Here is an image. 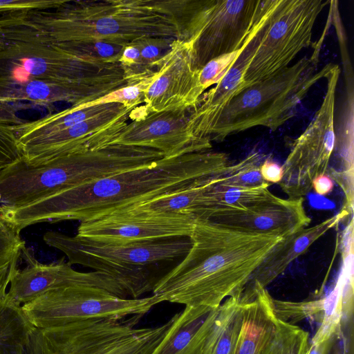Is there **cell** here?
<instances>
[{
    "label": "cell",
    "instance_id": "9a60e30c",
    "mask_svg": "<svg viewBox=\"0 0 354 354\" xmlns=\"http://www.w3.org/2000/svg\"><path fill=\"white\" fill-rule=\"evenodd\" d=\"M21 257L26 266L22 270H14L7 291L8 297L18 305L22 306L50 290L70 286L94 287L121 298H129L123 287L106 273L79 272L64 259L57 263H41L26 247Z\"/></svg>",
    "mask_w": 354,
    "mask_h": 354
},
{
    "label": "cell",
    "instance_id": "83f0119b",
    "mask_svg": "<svg viewBox=\"0 0 354 354\" xmlns=\"http://www.w3.org/2000/svg\"><path fill=\"white\" fill-rule=\"evenodd\" d=\"M343 287L344 279L340 273L335 288L328 296L324 298V311L321 325L312 338L311 343L341 335V322L343 319Z\"/></svg>",
    "mask_w": 354,
    "mask_h": 354
},
{
    "label": "cell",
    "instance_id": "f35d334b",
    "mask_svg": "<svg viewBox=\"0 0 354 354\" xmlns=\"http://www.w3.org/2000/svg\"><path fill=\"white\" fill-rule=\"evenodd\" d=\"M333 354H344V351L339 348H335Z\"/></svg>",
    "mask_w": 354,
    "mask_h": 354
},
{
    "label": "cell",
    "instance_id": "30bf717a",
    "mask_svg": "<svg viewBox=\"0 0 354 354\" xmlns=\"http://www.w3.org/2000/svg\"><path fill=\"white\" fill-rule=\"evenodd\" d=\"M340 73L333 64L328 73L322 103L305 131L292 143L279 183L288 198H301L312 189L317 176L327 174L335 147L334 127L335 93Z\"/></svg>",
    "mask_w": 354,
    "mask_h": 354
},
{
    "label": "cell",
    "instance_id": "1f68e13d",
    "mask_svg": "<svg viewBox=\"0 0 354 354\" xmlns=\"http://www.w3.org/2000/svg\"><path fill=\"white\" fill-rule=\"evenodd\" d=\"M242 323L243 310L239 301L226 322L212 354H234Z\"/></svg>",
    "mask_w": 354,
    "mask_h": 354
},
{
    "label": "cell",
    "instance_id": "9c48e42d",
    "mask_svg": "<svg viewBox=\"0 0 354 354\" xmlns=\"http://www.w3.org/2000/svg\"><path fill=\"white\" fill-rule=\"evenodd\" d=\"M159 303L153 295L124 299L97 288L70 286L50 290L21 308L36 328H46L84 320L142 317Z\"/></svg>",
    "mask_w": 354,
    "mask_h": 354
},
{
    "label": "cell",
    "instance_id": "74e56055",
    "mask_svg": "<svg viewBox=\"0 0 354 354\" xmlns=\"http://www.w3.org/2000/svg\"><path fill=\"white\" fill-rule=\"evenodd\" d=\"M334 187V181L327 175L317 176L312 182V189L319 195L325 196L330 194Z\"/></svg>",
    "mask_w": 354,
    "mask_h": 354
},
{
    "label": "cell",
    "instance_id": "ffe728a7",
    "mask_svg": "<svg viewBox=\"0 0 354 354\" xmlns=\"http://www.w3.org/2000/svg\"><path fill=\"white\" fill-rule=\"evenodd\" d=\"M241 295L245 299H253L241 302L243 323L234 354H261L276 330L277 319L273 310V299L266 288L259 284Z\"/></svg>",
    "mask_w": 354,
    "mask_h": 354
},
{
    "label": "cell",
    "instance_id": "ac0fdd59",
    "mask_svg": "<svg viewBox=\"0 0 354 354\" xmlns=\"http://www.w3.org/2000/svg\"><path fill=\"white\" fill-rule=\"evenodd\" d=\"M304 201V197H277L251 212L212 221L257 232L275 233L286 237L307 227L310 223L311 219L306 212Z\"/></svg>",
    "mask_w": 354,
    "mask_h": 354
},
{
    "label": "cell",
    "instance_id": "277c9868",
    "mask_svg": "<svg viewBox=\"0 0 354 354\" xmlns=\"http://www.w3.org/2000/svg\"><path fill=\"white\" fill-rule=\"evenodd\" d=\"M156 150L111 145L30 165L23 158L0 174V205L22 207L66 189L158 160Z\"/></svg>",
    "mask_w": 354,
    "mask_h": 354
},
{
    "label": "cell",
    "instance_id": "4fadbf2b",
    "mask_svg": "<svg viewBox=\"0 0 354 354\" xmlns=\"http://www.w3.org/2000/svg\"><path fill=\"white\" fill-rule=\"evenodd\" d=\"M199 72L189 43L176 39L155 73L145 78L144 104L131 111L129 118L150 112L191 110L205 93Z\"/></svg>",
    "mask_w": 354,
    "mask_h": 354
},
{
    "label": "cell",
    "instance_id": "d6a6232c",
    "mask_svg": "<svg viewBox=\"0 0 354 354\" xmlns=\"http://www.w3.org/2000/svg\"><path fill=\"white\" fill-rule=\"evenodd\" d=\"M241 51V47L235 52L216 57L200 70V84L204 92L211 86L216 84L225 76Z\"/></svg>",
    "mask_w": 354,
    "mask_h": 354
},
{
    "label": "cell",
    "instance_id": "484cf974",
    "mask_svg": "<svg viewBox=\"0 0 354 354\" xmlns=\"http://www.w3.org/2000/svg\"><path fill=\"white\" fill-rule=\"evenodd\" d=\"M124 46L100 41H74L57 44L52 47L88 61L115 65L119 64Z\"/></svg>",
    "mask_w": 354,
    "mask_h": 354
},
{
    "label": "cell",
    "instance_id": "6da1fadb",
    "mask_svg": "<svg viewBox=\"0 0 354 354\" xmlns=\"http://www.w3.org/2000/svg\"><path fill=\"white\" fill-rule=\"evenodd\" d=\"M226 153L197 151L132 169L82 184L32 204L1 206L7 224L20 232L43 222L87 221L185 187L196 180L222 173Z\"/></svg>",
    "mask_w": 354,
    "mask_h": 354
},
{
    "label": "cell",
    "instance_id": "4dcf8cb0",
    "mask_svg": "<svg viewBox=\"0 0 354 354\" xmlns=\"http://www.w3.org/2000/svg\"><path fill=\"white\" fill-rule=\"evenodd\" d=\"M25 247L20 232L6 223L0 225V281L17 266Z\"/></svg>",
    "mask_w": 354,
    "mask_h": 354
},
{
    "label": "cell",
    "instance_id": "836d02e7",
    "mask_svg": "<svg viewBox=\"0 0 354 354\" xmlns=\"http://www.w3.org/2000/svg\"><path fill=\"white\" fill-rule=\"evenodd\" d=\"M23 158L12 126L0 124V174Z\"/></svg>",
    "mask_w": 354,
    "mask_h": 354
},
{
    "label": "cell",
    "instance_id": "2e32d148",
    "mask_svg": "<svg viewBox=\"0 0 354 354\" xmlns=\"http://www.w3.org/2000/svg\"><path fill=\"white\" fill-rule=\"evenodd\" d=\"M127 85L121 70L71 82L37 81L28 84L0 82V102L50 106L90 102Z\"/></svg>",
    "mask_w": 354,
    "mask_h": 354
},
{
    "label": "cell",
    "instance_id": "7402d4cb",
    "mask_svg": "<svg viewBox=\"0 0 354 354\" xmlns=\"http://www.w3.org/2000/svg\"><path fill=\"white\" fill-rule=\"evenodd\" d=\"M221 174L196 180L185 187L118 211L135 210L180 214L202 219L207 203L206 193L209 185Z\"/></svg>",
    "mask_w": 354,
    "mask_h": 354
},
{
    "label": "cell",
    "instance_id": "ba28073f",
    "mask_svg": "<svg viewBox=\"0 0 354 354\" xmlns=\"http://www.w3.org/2000/svg\"><path fill=\"white\" fill-rule=\"evenodd\" d=\"M261 1L178 0L171 10L179 39L189 43L201 70L209 61L238 50L250 30Z\"/></svg>",
    "mask_w": 354,
    "mask_h": 354
},
{
    "label": "cell",
    "instance_id": "cb8c5ba5",
    "mask_svg": "<svg viewBox=\"0 0 354 354\" xmlns=\"http://www.w3.org/2000/svg\"><path fill=\"white\" fill-rule=\"evenodd\" d=\"M173 321L172 317L160 326L137 328L133 333L115 342L98 354H151L163 339Z\"/></svg>",
    "mask_w": 354,
    "mask_h": 354
},
{
    "label": "cell",
    "instance_id": "52a82bcc",
    "mask_svg": "<svg viewBox=\"0 0 354 354\" xmlns=\"http://www.w3.org/2000/svg\"><path fill=\"white\" fill-rule=\"evenodd\" d=\"M323 0H266L241 46L245 88L288 67L312 44L313 27Z\"/></svg>",
    "mask_w": 354,
    "mask_h": 354
},
{
    "label": "cell",
    "instance_id": "60d3db41",
    "mask_svg": "<svg viewBox=\"0 0 354 354\" xmlns=\"http://www.w3.org/2000/svg\"><path fill=\"white\" fill-rule=\"evenodd\" d=\"M6 10H3V8H0V15H2V14H4L6 13Z\"/></svg>",
    "mask_w": 354,
    "mask_h": 354
},
{
    "label": "cell",
    "instance_id": "3957f363",
    "mask_svg": "<svg viewBox=\"0 0 354 354\" xmlns=\"http://www.w3.org/2000/svg\"><path fill=\"white\" fill-rule=\"evenodd\" d=\"M151 37L179 39L173 19L151 0H66L54 9L0 15L2 42L53 46L68 41H100L126 46Z\"/></svg>",
    "mask_w": 354,
    "mask_h": 354
},
{
    "label": "cell",
    "instance_id": "e575fe53",
    "mask_svg": "<svg viewBox=\"0 0 354 354\" xmlns=\"http://www.w3.org/2000/svg\"><path fill=\"white\" fill-rule=\"evenodd\" d=\"M29 107L25 104L0 102V124L8 126L21 124L26 120L17 115V112Z\"/></svg>",
    "mask_w": 354,
    "mask_h": 354
},
{
    "label": "cell",
    "instance_id": "e0dca14e",
    "mask_svg": "<svg viewBox=\"0 0 354 354\" xmlns=\"http://www.w3.org/2000/svg\"><path fill=\"white\" fill-rule=\"evenodd\" d=\"M132 109L118 103L113 108L44 138L20 145L23 159L37 165L81 151L93 136L129 117Z\"/></svg>",
    "mask_w": 354,
    "mask_h": 354
},
{
    "label": "cell",
    "instance_id": "d4e9b609",
    "mask_svg": "<svg viewBox=\"0 0 354 354\" xmlns=\"http://www.w3.org/2000/svg\"><path fill=\"white\" fill-rule=\"evenodd\" d=\"M263 156L253 151L234 165H228L221 174L218 185L224 188L253 187L270 184L261 174Z\"/></svg>",
    "mask_w": 354,
    "mask_h": 354
},
{
    "label": "cell",
    "instance_id": "f1b7e54d",
    "mask_svg": "<svg viewBox=\"0 0 354 354\" xmlns=\"http://www.w3.org/2000/svg\"><path fill=\"white\" fill-rule=\"evenodd\" d=\"M176 39L169 37H151L132 42L140 53L141 80L155 73L158 64L169 53Z\"/></svg>",
    "mask_w": 354,
    "mask_h": 354
},
{
    "label": "cell",
    "instance_id": "4316f807",
    "mask_svg": "<svg viewBox=\"0 0 354 354\" xmlns=\"http://www.w3.org/2000/svg\"><path fill=\"white\" fill-rule=\"evenodd\" d=\"M308 345L306 331L277 319L274 336L261 354H306Z\"/></svg>",
    "mask_w": 354,
    "mask_h": 354
},
{
    "label": "cell",
    "instance_id": "ab89813d",
    "mask_svg": "<svg viewBox=\"0 0 354 354\" xmlns=\"http://www.w3.org/2000/svg\"><path fill=\"white\" fill-rule=\"evenodd\" d=\"M5 221H3V219L2 218V216H1V212H0V225H2L3 224H5Z\"/></svg>",
    "mask_w": 354,
    "mask_h": 354
},
{
    "label": "cell",
    "instance_id": "f546056e",
    "mask_svg": "<svg viewBox=\"0 0 354 354\" xmlns=\"http://www.w3.org/2000/svg\"><path fill=\"white\" fill-rule=\"evenodd\" d=\"M276 318L294 324L304 319H314L322 322L324 311V298L310 301L292 302L272 299Z\"/></svg>",
    "mask_w": 354,
    "mask_h": 354
},
{
    "label": "cell",
    "instance_id": "7c38bea8",
    "mask_svg": "<svg viewBox=\"0 0 354 354\" xmlns=\"http://www.w3.org/2000/svg\"><path fill=\"white\" fill-rule=\"evenodd\" d=\"M0 82L28 84L62 82L98 76L121 68L88 61L52 46L35 42H2Z\"/></svg>",
    "mask_w": 354,
    "mask_h": 354
},
{
    "label": "cell",
    "instance_id": "8fae6325",
    "mask_svg": "<svg viewBox=\"0 0 354 354\" xmlns=\"http://www.w3.org/2000/svg\"><path fill=\"white\" fill-rule=\"evenodd\" d=\"M190 110L150 112L131 118H124L91 137L83 149L111 145L146 147L161 152L165 158L208 151L212 143L194 136L189 127Z\"/></svg>",
    "mask_w": 354,
    "mask_h": 354
},
{
    "label": "cell",
    "instance_id": "8d00e7d4",
    "mask_svg": "<svg viewBox=\"0 0 354 354\" xmlns=\"http://www.w3.org/2000/svg\"><path fill=\"white\" fill-rule=\"evenodd\" d=\"M340 335H335L315 343H310L306 354H330Z\"/></svg>",
    "mask_w": 354,
    "mask_h": 354
},
{
    "label": "cell",
    "instance_id": "d6986e66",
    "mask_svg": "<svg viewBox=\"0 0 354 354\" xmlns=\"http://www.w3.org/2000/svg\"><path fill=\"white\" fill-rule=\"evenodd\" d=\"M348 213L342 209L339 214L330 216L321 223L305 227L286 236L268 255L253 272L242 292L248 290L254 284L266 288L299 256L326 232L339 224Z\"/></svg>",
    "mask_w": 354,
    "mask_h": 354
},
{
    "label": "cell",
    "instance_id": "8992f818",
    "mask_svg": "<svg viewBox=\"0 0 354 354\" xmlns=\"http://www.w3.org/2000/svg\"><path fill=\"white\" fill-rule=\"evenodd\" d=\"M43 239L50 247L64 253L71 265L111 276L130 299H139L153 292L160 279L152 271L154 265L182 259L192 245L189 237L185 236L113 243L49 231Z\"/></svg>",
    "mask_w": 354,
    "mask_h": 354
},
{
    "label": "cell",
    "instance_id": "7a4b0ae2",
    "mask_svg": "<svg viewBox=\"0 0 354 354\" xmlns=\"http://www.w3.org/2000/svg\"><path fill=\"white\" fill-rule=\"evenodd\" d=\"M284 238L196 219L189 250L152 293L160 303L216 308L225 297H240L253 272Z\"/></svg>",
    "mask_w": 354,
    "mask_h": 354
},
{
    "label": "cell",
    "instance_id": "603a6c76",
    "mask_svg": "<svg viewBox=\"0 0 354 354\" xmlns=\"http://www.w3.org/2000/svg\"><path fill=\"white\" fill-rule=\"evenodd\" d=\"M13 271L0 281V354H26L29 335L35 328L21 306L7 295Z\"/></svg>",
    "mask_w": 354,
    "mask_h": 354
},
{
    "label": "cell",
    "instance_id": "5b68a950",
    "mask_svg": "<svg viewBox=\"0 0 354 354\" xmlns=\"http://www.w3.org/2000/svg\"><path fill=\"white\" fill-rule=\"evenodd\" d=\"M319 46L272 76L255 82L221 109L190 129L200 139L221 142L227 136L262 126L274 131L292 118L301 101L333 64L318 71Z\"/></svg>",
    "mask_w": 354,
    "mask_h": 354
},
{
    "label": "cell",
    "instance_id": "5bb4252c",
    "mask_svg": "<svg viewBox=\"0 0 354 354\" xmlns=\"http://www.w3.org/2000/svg\"><path fill=\"white\" fill-rule=\"evenodd\" d=\"M196 219L187 215L120 210L81 222L76 235L113 243L189 237Z\"/></svg>",
    "mask_w": 354,
    "mask_h": 354
},
{
    "label": "cell",
    "instance_id": "d590c367",
    "mask_svg": "<svg viewBox=\"0 0 354 354\" xmlns=\"http://www.w3.org/2000/svg\"><path fill=\"white\" fill-rule=\"evenodd\" d=\"M263 179L267 183H279L283 177L282 166L270 158L263 160L260 167Z\"/></svg>",
    "mask_w": 354,
    "mask_h": 354
},
{
    "label": "cell",
    "instance_id": "44dd1931",
    "mask_svg": "<svg viewBox=\"0 0 354 354\" xmlns=\"http://www.w3.org/2000/svg\"><path fill=\"white\" fill-rule=\"evenodd\" d=\"M213 309L185 306L173 316L171 326L151 354H207V333L203 322Z\"/></svg>",
    "mask_w": 354,
    "mask_h": 354
}]
</instances>
